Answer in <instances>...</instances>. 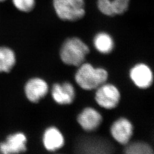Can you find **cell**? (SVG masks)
I'll return each mask as SVG.
<instances>
[{"label":"cell","mask_w":154,"mask_h":154,"mask_svg":"<svg viewBox=\"0 0 154 154\" xmlns=\"http://www.w3.org/2000/svg\"><path fill=\"white\" fill-rule=\"evenodd\" d=\"M109 78L107 71L102 67H96L90 63L84 62L78 66L75 74L77 85L85 90H93L106 82Z\"/></svg>","instance_id":"cell-1"},{"label":"cell","mask_w":154,"mask_h":154,"mask_svg":"<svg viewBox=\"0 0 154 154\" xmlns=\"http://www.w3.org/2000/svg\"><path fill=\"white\" fill-rule=\"evenodd\" d=\"M90 49L82 39L72 37L65 41L60 50L62 61L69 66H80L85 62Z\"/></svg>","instance_id":"cell-2"},{"label":"cell","mask_w":154,"mask_h":154,"mask_svg":"<svg viewBox=\"0 0 154 154\" xmlns=\"http://www.w3.org/2000/svg\"><path fill=\"white\" fill-rule=\"evenodd\" d=\"M53 6L57 15L64 21H76L85 14L83 0H53Z\"/></svg>","instance_id":"cell-3"},{"label":"cell","mask_w":154,"mask_h":154,"mask_svg":"<svg viewBox=\"0 0 154 154\" xmlns=\"http://www.w3.org/2000/svg\"><path fill=\"white\" fill-rule=\"evenodd\" d=\"M121 98L119 90L116 85L105 82L95 89L94 99L100 107L112 110L119 105Z\"/></svg>","instance_id":"cell-4"},{"label":"cell","mask_w":154,"mask_h":154,"mask_svg":"<svg viewBox=\"0 0 154 154\" xmlns=\"http://www.w3.org/2000/svg\"><path fill=\"white\" fill-rule=\"evenodd\" d=\"M110 132L111 137L117 143L126 146L130 142L132 138L134 126L129 119L121 117L112 123Z\"/></svg>","instance_id":"cell-5"},{"label":"cell","mask_w":154,"mask_h":154,"mask_svg":"<svg viewBox=\"0 0 154 154\" xmlns=\"http://www.w3.org/2000/svg\"><path fill=\"white\" fill-rule=\"evenodd\" d=\"M129 75L134 85L140 89L149 88L154 82L153 72L150 67L144 63H139L132 66Z\"/></svg>","instance_id":"cell-6"},{"label":"cell","mask_w":154,"mask_h":154,"mask_svg":"<svg viewBox=\"0 0 154 154\" xmlns=\"http://www.w3.org/2000/svg\"><path fill=\"white\" fill-rule=\"evenodd\" d=\"M103 121V117L99 111L91 107L83 109L77 116V122L85 131H96Z\"/></svg>","instance_id":"cell-7"},{"label":"cell","mask_w":154,"mask_h":154,"mask_svg":"<svg viewBox=\"0 0 154 154\" xmlns=\"http://www.w3.org/2000/svg\"><path fill=\"white\" fill-rule=\"evenodd\" d=\"M27 138L22 132H17L9 135L5 141L0 143V153L19 154L27 150Z\"/></svg>","instance_id":"cell-8"},{"label":"cell","mask_w":154,"mask_h":154,"mask_svg":"<svg viewBox=\"0 0 154 154\" xmlns=\"http://www.w3.org/2000/svg\"><path fill=\"white\" fill-rule=\"evenodd\" d=\"M49 86L46 82L39 78L29 79L25 86V93L28 100L37 103L48 93Z\"/></svg>","instance_id":"cell-9"},{"label":"cell","mask_w":154,"mask_h":154,"mask_svg":"<svg viewBox=\"0 0 154 154\" xmlns=\"http://www.w3.org/2000/svg\"><path fill=\"white\" fill-rule=\"evenodd\" d=\"M51 96L59 105H70L75 98V90L71 83H55L51 89Z\"/></svg>","instance_id":"cell-10"},{"label":"cell","mask_w":154,"mask_h":154,"mask_svg":"<svg viewBox=\"0 0 154 154\" xmlns=\"http://www.w3.org/2000/svg\"><path fill=\"white\" fill-rule=\"evenodd\" d=\"M130 0H98V8L102 14L115 16L124 14L128 9Z\"/></svg>","instance_id":"cell-11"},{"label":"cell","mask_w":154,"mask_h":154,"mask_svg":"<svg viewBox=\"0 0 154 154\" xmlns=\"http://www.w3.org/2000/svg\"><path fill=\"white\" fill-rule=\"evenodd\" d=\"M42 141L45 148L51 152L61 149L65 144V139L62 132L54 126L50 127L45 131Z\"/></svg>","instance_id":"cell-12"},{"label":"cell","mask_w":154,"mask_h":154,"mask_svg":"<svg viewBox=\"0 0 154 154\" xmlns=\"http://www.w3.org/2000/svg\"><path fill=\"white\" fill-rule=\"evenodd\" d=\"M95 49L102 54H109L114 48V41L109 34L106 32L97 33L93 39Z\"/></svg>","instance_id":"cell-13"},{"label":"cell","mask_w":154,"mask_h":154,"mask_svg":"<svg viewBox=\"0 0 154 154\" xmlns=\"http://www.w3.org/2000/svg\"><path fill=\"white\" fill-rule=\"evenodd\" d=\"M14 52L8 47H0V72H9L15 65Z\"/></svg>","instance_id":"cell-14"},{"label":"cell","mask_w":154,"mask_h":154,"mask_svg":"<svg viewBox=\"0 0 154 154\" xmlns=\"http://www.w3.org/2000/svg\"><path fill=\"white\" fill-rule=\"evenodd\" d=\"M124 152L127 154H154V151L149 143L137 141L130 142L125 146Z\"/></svg>","instance_id":"cell-15"},{"label":"cell","mask_w":154,"mask_h":154,"mask_svg":"<svg viewBox=\"0 0 154 154\" xmlns=\"http://www.w3.org/2000/svg\"><path fill=\"white\" fill-rule=\"evenodd\" d=\"M14 6L22 12H29L34 9L35 0H12Z\"/></svg>","instance_id":"cell-16"},{"label":"cell","mask_w":154,"mask_h":154,"mask_svg":"<svg viewBox=\"0 0 154 154\" xmlns=\"http://www.w3.org/2000/svg\"><path fill=\"white\" fill-rule=\"evenodd\" d=\"M5 1V0H0V2H3V1Z\"/></svg>","instance_id":"cell-17"}]
</instances>
